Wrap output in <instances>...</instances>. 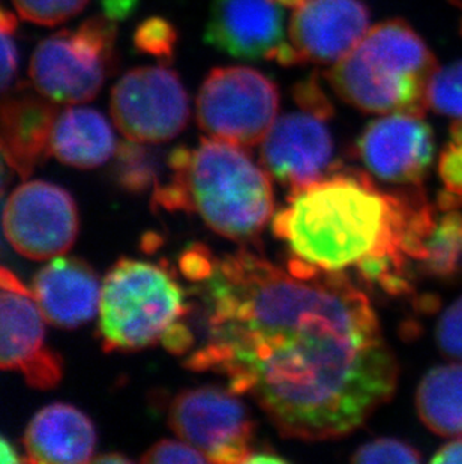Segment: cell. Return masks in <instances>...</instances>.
Returning a JSON list of instances; mask_svg holds the SVG:
<instances>
[{
	"instance_id": "cell-3",
	"label": "cell",
	"mask_w": 462,
	"mask_h": 464,
	"mask_svg": "<svg viewBox=\"0 0 462 464\" xmlns=\"http://www.w3.org/2000/svg\"><path fill=\"white\" fill-rule=\"evenodd\" d=\"M171 178L155 185L153 207L196 212L230 241H253L274 214L271 176L240 146L205 139L189 150L179 146L167 158Z\"/></svg>"
},
{
	"instance_id": "cell-11",
	"label": "cell",
	"mask_w": 462,
	"mask_h": 464,
	"mask_svg": "<svg viewBox=\"0 0 462 464\" xmlns=\"http://www.w3.org/2000/svg\"><path fill=\"white\" fill-rule=\"evenodd\" d=\"M336 95L365 113L425 116L427 82L358 45L326 74Z\"/></svg>"
},
{
	"instance_id": "cell-1",
	"label": "cell",
	"mask_w": 462,
	"mask_h": 464,
	"mask_svg": "<svg viewBox=\"0 0 462 464\" xmlns=\"http://www.w3.org/2000/svg\"><path fill=\"white\" fill-rule=\"evenodd\" d=\"M203 283L205 335L185 360L248 395L284 438L353 433L392 400L399 367L362 290L341 271L253 251L215 258Z\"/></svg>"
},
{
	"instance_id": "cell-37",
	"label": "cell",
	"mask_w": 462,
	"mask_h": 464,
	"mask_svg": "<svg viewBox=\"0 0 462 464\" xmlns=\"http://www.w3.org/2000/svg\"><path fill=\"white\" fill-rule=\"evenodd\" d=\"M17 17L11 11L5 8L4 5L0 4V31L13 35L14 32L17 31Z\"/></svg>"
},
{
	"instance_id": "cell-10",
	"label": "cell",
	"mask_w": 462,
	"mask_h": 464,
	"mask_svg": "<svg viewBox=\"0 0 462 464\" xmlns=\"http://www.w3.org/2000/svg\"><path fill=\"white\" fill-rule=\"evenodd\" d=\"M274 0H212L206 24V44L242 61L302 63L285 40L284 13Z\"/></svg>"
},
{
	"instance_id": "cell-18",
	"label": "cell",
	"mask_w": 462,
	"mask_h": 464,
	"mask_svg": "<svg viewBox=\"0 0 462 464\" xmlns=\"http://www.w3.org/2000/svg\"><path fill=\"white\" fill-rule=\"evenodd\" d=\"M45 319L29 295L0 289V370L26 372L50 351Z\"/></svg>"
},
{
	"instance_id": "cell-29",
	"label": "cell",
	"mask_w": 462,
	"mask_h": 464,
	"mask_svg": "<svg viewBox=\"0 0 462 464\" xmlns=\"http://www.w3.org/2000/svg\"><path fill=\"white\" fill-rule=\"evenodd\" d=\"M141 461L150 464H200L207 463L209 460L198 450H196L185 440L184 442H178V440L166 439V440L155 443L152 448H149L146 454L141 457Z\"/></svg>"
},
{
	"instance_id": "cell-7",
	"label": "cell",
	"mask_w": 462,
	"mask_h": 464,
	"mask_svg": "<svg viewBox=\"0 0 462 464\" xmlns=\"http://www.w3.org/2000/svg\"><path fill=\"white\" fill-rule=\"evenodd\" d=\"M168 422L210 463H249L255 451L253 418L231 390L200 386L182 391L171 401Z\"/></svg>"
},
{
	"instance_id": "cell-19",
	"label": "cell",
	"mask_w": 462,
	"mask_h": 464,
	"mask_svg": "<svg viewBox=\"0 0 462 464\" xmlns=\"http://www.w3.org/2000/svg\"><path fill=\"white\" fill-rule=\"evenodd\" d=\"M52 154L66 166L95 169L116 154L109 121L93 109L72 107L59 114L53 128Z\"/></svg>"
},
{
	"instance_id": "cell-16",
	"label": "cell",
	"mask_w": 462,
	"mask_h": 464,
	"mask_svg": "<svg viewBox=\"0 0 462 464\" xmlns=\"http://www.w3.org/2000/svg\"><path fill=\"white\" fill-rule=\"evenodd\" d=\"M101 289L100 278L89 263L59 256L36 274L32 298L45 322L57 328L75 329L95 317Z\"/></svg>"
},
{
	"instance_id": "cell-8",
	"label": "cell",
	"mask_w": 462,
	"mask_h": 464,
	"mask_svg": "<svg viewBox=\"0 0 462 464\" xmlns=\"http://www.w3.org/2000/svg\"><path fill=\"white\" fill-rule=\"evenodd\" d=\"M110 111L128 140L157 145L175 139L187 128L189 97L175 71L143 66L116 83Z\"/></svg>"
},
{
	"instance_id": "cell-6",
	"label": "cell",
	"mask_w": 462,
	"mask_h": 464,
	"mask_svg": "<svg viewBox=\"0 0 462 464\" xmlns=\"http://www.w3.org/2000/svg\"><path fill=\"white\" fill-rule=\"evenodd\" d=\"M278 107V86L262 71L215 68L197 97V122L212 139L253 148L271 131Z\"/></svg>"
},
{
	"instance_id": "cell-24",
	"label": "cell",
	"mask_w": 462,
	"mask_h": 464,
	"mask_svg": "<svg viewBox=\"0 0 462 464\" xmlns=\"http://www.w3.org/2000/svg\"><path fill=\"white\" fill-rule=\"evenodd\" d=\"M134 45L140 53L171 62L178 45V31L166 18L150 17L137 26Z\"/></svg>"
},
{
	"instance_id": "cell-9",
	"label": "cell",
	"mask_w": 462,
	"mask_h": 464,
	"mask_svg": "<svg viewBox=\"0 0 462 464\" xmlns=\"http://www.w3.org/2000/svg\"><path fill=\"white\" fill-rule=\"evenodd\" d=\"M79 227L72 196L45 180L20 185L9 196L2 214V228L14 250L38 262L68 253Z\"/></svg>"
},
{
	"instance_id": "cell-4",
	"label": "cell",
	"mask_w": 462,
	"mask_h": 464,
	"mask_svg": "<svg viewBox=\"0 0 462 464\" xmlns=\"http://www.w3.org/2000/svg\"><path fill=\"white\" fill-rule=\"evenodd\" d=\"M185 292L167 267L120 258L101 289L100 335L107 352L155 346L185 319Z\"/></svg>"
},
{
	"instance_id": "cell-22",
	"label": "cell",
	"mask_w": 462,
	"mask_h": 464,
	"mask_svg": "<svg viewBox=\"0 0 462 464\" xmlns=\"http://www.w3.org/2000/svg\"><path fill=\"white\" fill-rule=\"evenodd\" d=\"M161 170V154L146 143L122 141L116 150L113 176L118 184L131 193H141L158 184Z\"/></svg>"
},
{
	"instance_id": "cell-12",
	"label": "cell",
	"mask_w": 462,
	"mask_h": 464,
	"mask_svg": "<svg viewBox=\"0 0 462 464\" xmlns=\"http://www.w3.org/2000/svg\"><path fill=\"white\" fill-rule=\"evenodd\" d=\"M434 150V132L423 114L402 111L368 123L356 141V155L375 178L406 187L422 184Z\"/></svg>"
},
{
	"instance_id": "cell-17",
	"label": "cell",
	"mask_w": 462,
	"mask_h": 464,
	"mask_svg": "<svg viewBox=\"0 0 462 464\" xmlns=\"http://www.w3.org/2000/svg\"><path fill=\"white\" fill-rule=\"evenodd\" d=\"M23 445L24 461L31 463H89L95 452V425L71 404H50L32 418Z\"/></svg>"
},
{
	"instance_id": "cell-13",
	"label": "cell",
	"mask_w": 462,
	"mask_h": 464,
	"mask_svg": "<svg viewBox=\"0 0 462 464\" xmlns=\"http://www.w3.org/2000/svg\"><path fill=\"white\" fill-rule=\"evenodd\" d=\"M326 121L306 113L276 119L262 141V161L267 173L292 193L322 179L336 166L333 140Z\"/></svg>"
},
{
	"instance_id": "cell-35",
	"label": "cell",
	"mask_w": 462,
	"mask_h": 464,
	"mask_svg": "<svg viewBox=\"0 0 462 464\" xmlns=\"http://www.w3.org/2000/svg\"><path fill=\"white\" fill-rule=\"evenodd\" d=\"M432 463H462V439L446 443L431 459Z\"/></svg>"
},
{
	"instance_id": "cell-26",
	"label": "cell",
	"mask_w": 462,
	"mask_h": 464,
	"mask_svg": "<svg viewBox=\"0 0 462 464\" xmlns=\"http://www.w3.org/2000/svg\"><path fill=\"white\" fill-rule=\"evenodd\" d=\"M350 460L361 464L409 463L422 461L420 452L409 443L392 438L374 439L354 452Z\"/></svg>"
},
{
	"instance_id": "cell-39",
	"label": "cell",
	"mask_w": 462,
	"mask_h": 464,
	"mask_svg": "<svg viewBox=\"0 0 462 464\" xmlns=\"http://www.w3.org/2000/svg\"><path fill=\"white\" fill-rule=\"evenodd\" d=\"M284 457L278 456L276 452L254 451L249 463H285Z\"/></svg>"
},
{
	"instance_id": "cell-33",
	"label": "cell",
	"mask_w": 462,
	"mask_h": 464,
	"mask_svg": "<svg viewBox=\"0 0 462 464\" xmlns=\"http://www.w3.org/2000/svg\"><path fill=\"white\" fill-rule=\"evenodd\" d=\"M161 344L173 355H184L194 346V334L191 333V329L188 328L185 320H182L173 326L166 337L162 338Z\"/></svg>"
},
{
	"instance_id": "cell-38",
	"label": "cell",
	"mask_w": 462,
	"mask_h": 464,
	"mask_svg": "<svg viewBox=\"0 0 462 464\" xmlns=\"http://www.w3.org/2000/svg\"><path fill=\"white\" fill-rule=\"evenodd\" d=\"M18 461L23 460L18 457L17 451L4 436H0V463H18Z\"/></svg>"
},
{
	"instance_id": "cell-23",
	"label": "cell",
	"mask_w": 462,
	"mask_h": 464,
	"mask_svg": "<svg viewBox=\"0 0 462 464\" xmlns=\"http://www.w3.org/2000/svg\"><path fill=\"white\" fill-rule=\"evenodd\" d=\"M425 105L436 113L462 119V61L437 68L428 80Z\"/></svg>"
},
{
	"instance_id": "cell-5",
	"label": "cell",
	"mask_w": 462,
	"mask_h": 464,
	"mask_svg": "<svg viewBox=\"0 0 462 464\" xmlns=\"http://www.w3.org/2000/svg\"><path fill=\"white\" fill-rule=\"evenodd\" d=\"M116 36L114 20L101 15L48 36L32 56V83L54 102H91L116 66Z\"/></svg>"
},
{
	"instance_id": "cell-14",
	"label": "cell",
	"mask_w": 462,
	"mask_h": 464,
	"mask_svg": "<svg viewBox=\"0 0 462 464\" xmlns=\"http://www.w3.org/2000/svg\"><path fill=\"white\" fill-rule=\"evenodd\" d=\"M370 20L362 0H308L293 14L290 43L302 63H336L361 44Z\"/></svg>"
},
{
	"instance_id": "cell-41",
	"label": "cell",
	"mask_w": 462,
	"mask_h": 464,
	"mask_svg": "<svg viewBox=\"0 0 462 464\" xmlns=\"http://www.w3.org/2000/svg\"><path fill=\"white\" fill-rule=\"evenodd\" d=\"M11 167L6 164L4 158L0 157V198L4 196L8 187L9 180H11Z\"/></svg>"
},
{
	"instance_id": "cell-40",
	"label": "cell",
	"mask_w": 462,
	"mask_h": 464,
	"mask_svg": "<svg viewBox=\"0 0 462 464\" xmlns=\"http://www.w3.org/2000/svg\"><path fill=\"white\" fill-rule=\"evenodd\" d=\"M93 463H109V464H123V463H132V460H130L128 457L122 456V454H119V452H109V454H104V456H98L95 459H92Z\"/></svg>"
},
{
	"instance_id": "cell-34",
	"label": "cell",
	"mask_w": 462,
	"mask_h": 464,
	"mask_svg": "<svg viewBox=\"0 0 462 464\" xmlns=\"http://www.w3.org/2000/svg\"><path fill=\"white\" fill-rule=\"evenodd\" d=\"M107 17L114 22L128 17L136 9L137 0H102Z\"/></svg>"
},
{
	"instance_id": "cell-32",
	"label": "cell",
	"mask_w": 462,
	"mask_h": 464,
	"mask_svg": "<svg viewBox=\"0 0 462 464\" xmlns=\"http://www.w3.org/2000/svg\"><path fill=\"white\" fill-rule=\"evenodd\" d=\"M18 53L11 35L0 31V92L9 89L17 74Z\"/></svg>"
},
{
	"instance_id": "cell-28",
	"label": "cell",
	"mask_w": 462,
	"mask_h": 464,
	"mask_svg": "<svg viewBox=\"0 0 462 464\" xmlns=\"http://www.w3.org/2000/svg\"><path fill=\"white\" fill-rule=\"evenodd\" d=\"M293 100L306 113L314 114L324 121L335 114V107L327 97L317 74H311L294 84Z\"/></svg>"
},
{
	"instance_id": "cell-2",
	"label": "cell",
	"mask_w": 462,
	"mask_h": 464,
	"mask_svg": "<svg viewBox=\"0 0 462 464\" xmlns=\"http://www.w3.org/2000/svg\"><path fill=\"white\" fill-rule=\"evenodd\" d=\"M420 185L383 193L358 169H338L294 191L272 221V232L294 257L342 271L368 256L388 257L409 271L404 237L423 196Z\"/></svg>"
},
{
	"instance_id": "cell-31",
	"label": "cell",
	"mask_w": 462,
	"mask_h": 464,
	"mask_svg": "<svg viewBox=\"0 0 462 464\" xmlns=\"http://www.w3.org/2000/svg\"><path fill=\"white\" fill-rule=\"evenodd\" d=\"M214 265L215 258H212L206 246H191L180 257V269L184 276L197 283L205 281L210 276Z\"/></svg>"
},
{
	"instance_id": "cell-42",
	"label": "cell",
	"mask_w": 462,
	"mask_h": 464,
	"mask_svg": "<svg viewBox=\"0 0 462 464\" xmlns=\"http://www.w3.org/2000/svg\"><path fill=\"white\" fill-rule=\"evenodd\" d=\"M450 139L455 141H462V119H455L450 127Z\"/></svg>"
},
{
	"instance_id": "cell-30",
	"label": "cell",
	"mask_w": 462,
	"mask_h": 464,
	"mask_svg": "<svg viewBox=\"0 0 462 464\" xmlns=\"http://www.w3.org/2000/svg\"><path fill=\"white\" fill-rule=\"evenodd\" d=\"M438 175L448 191L462 196V141L452 140L441 150Z\"/></svg>"
},
{
	"instance_id": "cell-21",
	"label": "cell",
	"mask_w": 462,
	"mask_h": 464,
	"mask_svg": "<svg viewBox=\"0 0 462 464\" xmlns=\"http://www.w3.org/2000/svg\"><path fill=\"white\" fill-rule=\"evenodd\" d=\"M425 258L419 265L423 274L438 280L462 276V214L446 210L437 217L436 226L425 244Z\"/></svg>"
},
{
	"instance_id": "cell-36",
	"label": "cell",
	"mask_w": 462,
	"mask_h": 464,
	"mask_svg": "<svg viewBox=\"0 0 462 464\" xmlns=\"http://www.w3.org/2000/svg\"><path fill=\"white\" fill-rule=\"evenodd\" d=\"M0 289L14 290V292L32 296V289H29L13 271H9L8 267L4 266L2 263H0Z\"/></svg>"
},
{
	"instance_id": "cell-15",
	"label": "cell",
	"mask_w": 462,
	"mask_h": 464,
	"mask_svg": "<svg viewBox=\"0 0 462 464\" xmlns=\"http://www.w3.org/2000/svg\"><path fill=\"white\" fill-rule=\"evenodd\" d=\"M57 107L31 84L0 95V157L20 178L31 176L52 154Z\"/></svg>"
},
{
	"instance_id": "cell-27",
	"label": "cell",
	"mask_w": 462,
	"mask_h": 464,
	"mask_svg": "<svg viewBox=\"0 0 462 464\" xmlns=\"http://www.w3.org/2000/svg\"><path fill=\"white\" fill-rule=\"evenodd\" d=\"M436 338L443 355L462 361V296L441 314Z\"/></svg>"
},
{
	"instance_id": "cell-43",
	"label": "cell",
	"mask_w": 462,
	"mask_h": 464,
	"mask_svg": "<svg viewBox=\"0 0 462 464\" xmlns=\"http://www.w3.org/2000/svg\"><path fill=\"white\" fill-rule=\"evenodd\" d=\"M281 8H301L302 5H305L308 0H274Z\"/></svg>"
},
{
	"instance_id": "cell-25",
	"label": "cell",
	"mask_w": 462,
	"mask_h": 464,
	"mask_svg": "<svg viewBox=\"0 0 462 464\" xmlns=\"http://www.w3.org/2000/svg\"><path fill=\"white\" fill-rule=\"evenodd\" d=\"M18 14L27 22L56 26L83 11L89 0H13Z\"/></svg>"
},
{
	"instance_id": "cell-20",
	"label": "cell",
	"mask_w": 462,
	"mask_h": 464,
	"mask_svg": "<svg viewBox=\"0 0 462 464\" xmlns=\"http://www.w3.org/2000/svg\"><path fill=\"white\" fill-rule=\"evenodd\" d=\"M423 424L438 436H462V363L432 368L416 392Z\"/></svg>"
}]
</instances>
